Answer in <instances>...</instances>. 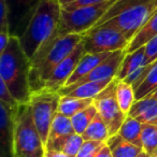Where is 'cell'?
Returning <instances> with one entry per match:
<instances>
[{
  "label": "cell",
  "instance_id": "obj_1",
  "mask_svg": "<svg viewBox=\"0 0 157 157\" xmlns=\"http://www.w3.org/2000/svg\"><path fill=\"white\" fill-rule=\"evenodd\" d=\"M30 59L26 56L17 37L11 36L8 46L0 53V78L20 105L29 102Z\"/></svg>",
  "mask_w": 157,
  "mask_h": 157
},
{
  "label": "cell",
  "instance_id": "obj_2",
  "mask_svg": "<svg viewBox=\"0 0 157 157\" xmlns=\"http://www.w3.org/2000/svg\"><path fill=\"white\" fill-rule=\"evenodd\" d=\"M82 35H67L52 42H44L30 59L29 84L31 93L44 88L48 78L82 42Z\"/></svg>",
  "mask_w": 157,
  "mask_h": 157
},
{
  "label": "cell",
  "instance_id": "obj_3",
  "mask_svg": "<svg viewBox=\"0 0 157 157\" xmlns=\"http://www.w3.org/2000/svg\"><path fill=\"white\" fill-rule=\"evenodd\" d=\"M156 11L157 0H116L94 27H115L130 41Z\"/></svg>",
  "mask_w": 157,
  "mask_h": 157
},
{
  "label": "cell",
  "instance_id": "obj_4",
  "mask_svg": "<svg viewBox=\"0 0 157 157\" xmlns=\"http://www.w3.org/2000/svg\"><path fill=\"white\" fill-rule=\"evenodd\" d=\"M61 7L58 0H43L31 17L20 39L23 51L29 59L55 33L59 25Z\"/></svg>",
  "mask_w": 157,
  "mask_h": 157
},
{
  "label": "cell",
  "instance_id": "obj_5",
  "mask_svg": "<svg viewBox=\"0 0 157 157\" xmlns=\"http://www.w3.org/2000/svg\"><path fill=\"white\" fill-rule=\"evenodd\" d=\"M45 145L39 135L29 103L20 105L15 112L13 157H44Z\"/></svg>",
  "mask_w": 157,
  "mask_h": 157
},
{
  "label": "cell",
  "instance_id": "obj_6",
  "mask_svg": "<svg viewBox=\"0 0 157 157\" xmlns=\"http://www.w3.org/2000/svg\"><path fill=\"white\" fill-rule=\"evenodd\" d=\"M116 0H108L90 7H81L74 10L61 9L59 25L55 33L46 41L52 42L67 35H82L93 28ZM45 41V42H46Z\"/></svg>",
  "mask_w": 157,
  "mask_h": 157
},
{
  "label": "cell",
  "instance_id": "obj_7",
  "mask_svg": "<svg viewBox=\"0 0 157 157\" xmlns=\"http://www.w3.org/2000/svg\"><path fill=\"white\" fill-rule=\"evenodd\" d=\"M60 97L61 96L57 92L41 90L31 93L29 99L28 103L30 105L33 122L45 146L50 135L51 126L58 110Z\"/></svg>",
  "mask_w": 157,
  "mask_h": 157
},
{
  "label": "cell",
  "instance_id": "obj_8",
  "mask_svg": "<svg viewBox=\"0 0 157 157\" xmlns=\"http://www.w3.org/2000/svg\"><path fill=\"white\" fill-rule=\"evenodd\" d=\"M84 53H113L125 51L129 40L117 28L108 25L94 27L83 35Z\"/></svg>",
  "mask_w": 157,
  "mask_h": 157
},
{
  "label": "cell",
  "instance_id": "obj_9",
  "mask_svg": "<svg viewBox=\"0 0 157 157\" xmlns=\"http://www.w3.org/2000/svg\"><path fill=\"white\" fill-rule=\"evenodd\" d=\"M116 84L117 81L114 78L96 98H94V105L97 108L98 114L107 124L110 137L117 135L128 116L121 110L116 100Z\"/></svg>",
  "mask_w": 157,
  "mask_h": 157
},
{
  "label": "cell",
  "instance_id": "obj_10",
  "mask_svg": "<svg viewBox=\"0 0 157 157\" xmlns=\"http://www.w3.org/2000/svg\"><path fill=\"white\" fill-rule=\"evenodd\" d=\"M43 0H6L9 12L10 35L20 38Z\"/></svg>",
  "mask_w": 157,
  "mask_h": 157
},
{
  "label": "cell",
  "instance_id": "obj_11",
  "mask_svg": "<svg viewBox=\"0 0 157 157\" xmlns=\"http://www.w3.org/2000/svg\"><path fill=\"white\" fill-rule=\"evenodd\" d=\"M83 55H84V45H83V42H81L67 58L63 59L55 68L54 71L51 73V75L46 80L43 90L58 93V90L67 84L68 80H69V78L74 72L78 61L81 60Z\"/></svg>",
  "mask_w": 157,
  "mask_h": 157
},
{
  "label": "cell",
  "instance_id": "obj_12",
  "mask_svg": "<svg viewBox=\"0 0 157 157\" xmlns=\"http://www.w3.org/2000/svg\"><path fill=\"white\" fill-rule=\"evenodd\" d=\"M125 55H126L125 51L113 52L107 59H105L102 63H99L87 75H85L80 81L69 86H78L80 84L86 83V82L100 81V80H107V78H115L118 68H120Z\"/></svg>",
  "mask_w": 157,
  "mask_h": 157
},
{
  "label": "cell",
  "instance_id": "obj_13",
  "mask_svg": "<svg viewBox=\"0 0 157 157\" xmlns=\"http://www.w3.org/2000/svg\"><path fill=\"white\" fill-rule=\"evenodd\" d=\"M16 109L0 102V157H13V135Z\"/></svg>",
  "mask_w": 157,
  "mask_h": 157
},
{
  "label": "cell",
  "instance_id": "obj_14",
  "mask_svg": "<svg viewBox=\"0 0 157 157\" xmlns=\"http://www.w3.org/2000/svg\"><path fill=\"white\" fill-rule=\"evenodd\" d=\"M114 78H107L100 81L86 82L78 86H63L58 90L60 96H72L76 98L94 99L113 81Z\"/></svg>",
  "mask_w": 157,
  "mask_h": 157
},
{
  "label": "cell",
  "instance_id": "obj_15",
  "mask_svg": "<svg viewBox=\"0 0 157 157\" xmlns=\"http://www.w3.org/2000/svg\"><path fill=\"white\" fill-rule=\"evenodd\" d=\"M142 124L157 125V99L150 96L137 100L128 113Z\"/></svg>",
  "mask_w": 157,
  "mask_h": 157
},
{
  "label": "cell",
  "instance_id": "obj_16",
  "mask_svg": "<svg viewBox=\"0 0 157 157\" xmlns=\"http://www.w3.org/2000/svg\"><path fill=\"white\" fill-rule=\"evenodd\" d=\"M112 53H96V54H90V53H84L81 60L78 61L75 70L69 78L67 84L65 86H69L72 84L80 81L82 78L87 75L90 72H92L100 63H102L105 59L111 55Z\"/></svg>",
  "mask_w": 157,
  "mask_h": 157
},
{
  "label": "cell",
  "instance_id": "obj_17",
  "mask_svg": "<svg viewBox=\"0 0 157 157\" xmlns=\"http://www.w3.org/2000/svg\"><path fill=\"white\" fill-rule=\"evenodd\" d=\"M72 133H74V129L73 126H72L71 118L67 117V116L57 112L54 117V121L52 123V126H51L50 135H48V142H46L45 150L51 148L56 143L60 142L61 140L66 139V138L69 137Z\"/></svg>",
  "mask_w": 157,
  "mask_h": 157
},
{
  "label": "cell",
  "instance_id": "obj_18",
  "mask_svg": "<svg viewBox=\"0 0 157 157\" xmlns=\"http://www.w3.org/2000/svg\"><path fill=\"white\" fill-rule=\"evenodd\" d=\"M157 36V11L154 15L139 29L135 37L129 41L127 48H125V53H132L137 51L138 48L145 45L147 42H150L153 38Z\"/></svg>",
  "mask_w": 157,
  "mask_h": 157
},
{
  "label": "cell",
  "instance_id": "obj_19",
  "mask_svg": "<svg viewBox=\"0 0 157 157\" xmlns=\"http://www.w3.org/2000/svg\"><path fill=\"white\" fill-rule=\"evenodd\" d=\"M143 66H146V59L144 46H142L135 52L128 53V54L125 55L124 59H123L122 63L118 68L117 73H116L115 80L124 81L127 76H129L131 73L136 72Z\"/></svg>",
  "mask_w": 157,
  "mask_h": 157
},
{
  "label": "cell",
  "instance_id": "obj_20",
  "mask_svg": "<svg viewBox=\"0 0 157 157\" xmlns=\"http://www.w3.org/2000/svg\"><path fill=\"white\" fill-rule=\"evenodd\" d=\"M107 144L111 150L113 157H137L140 153L143 152L142 147L125 141L120 135L110 137Z\"/></svg>",
  "mask_w": 157,
  "mask_h": 157
},
{
  "label": "cell",
  "instance_id": "obj_21",
  "mask_svg": "<svg viewBox=\"0 0 157 157\" xmlns=\"http://www.w3.org/2000/svg\"><path fill=\"white\" fill-rule=\"evenodd\" d=\"M93 103H94V99L76 98V97L72 96H61L57 112L71 118L72 116L78 114V112L84 110L85 108L90 107Z\"/></svg>",
  "mask_w": 157,
  "mask_h": 157
},
{
  "label": "cell",
  "instance_id": "obj_22",
  "mask_svg": "<svg viewBox=\"0 0 157 157\" xmlns=\"http://www.w3.org/2000/svg\"><path fill=\"white\" fill-rule=\"evenodd\" d=\"M142 127H143L142 123L128 115L125 120L124 124L121 127L117 135H120L125 141L130 142L139 147H142Z\"/></svg>",
  "mask_w": 157,
  "mask_h": 157
},
{
  "label": "cell",
  "instance_id": "obj_23",
  "mask_svg": "<svg viewBox=\"0 0 157 157\" xmlns=\"http://www.w3.org/2000/svg\"><path fill=\"white\" fill-rule=\"evenodd\" d=\"M82 137L85 141H108V139L110 138L109 129L99 114H97L96 117L92 121L90 126L83 132Z\"/></svg>",
  "mask_w": 157,
  "mask_h": 157
},
{
  "label": "cell",
  "instance_id": "obj_24",
  "mask_svg": "<svg viewBox=\"0 0 157 157\" xmlns=\"http://www.w3.org/2000/svg\"><path fill=\"white\" fill-rule=\"evenodd\" d=\"M116 100H117L121 110L128 115L133 103L137 101L132 85L124 81H117V84H116Z\"/></svg>",
  "mask_w": 157,
  "mask_h": 157
},
{
  "label": "cell",
  "instance_id": "obj_25",
  "mask_svg": "<svg viewBox=\"0 0 157 157\" xmlns=\"http://www.w3.org/2000/svg\"><path fill=\"white\" fill-rule=\"evenodd\" d=\"M98 114L97 108L95 107V105H90V107L85 108L84 110L80 111L78 114H75L74 116L71 117L72 126H73L74 132L78 133V135H83V132L86 130L90 124L92 123V121L96 117V115Z\"/></svg>",
  "mask_w": 157,
  "mask_h": 157
},
{
  "label": "cell",
  "instance_id": "obj_26",
  "mask_svg": "<svg viewBox=\"0 0 157 157\" xmlns=\"http://www.w3.org/2000/svg\"><path fill=\"white\" fill-rule=\"evenodd\" d=\"M141 141L143 152L150 157H157V125L143 124Z\"/></svg>",
  "mask_w": 157,
  "mask_h": 157
},
{
  "label": "cell",
  "instance_id": "obj_27",
  "mask_svg": "<svg viewBox=\"0 0 157 157\" xmlns=\"http://www.w3.org/2000/svg\"><path fill=\"white\" fill-rule=\"evenodd\" d=\"M84 141L85 140L83 139L82 135H78V133L74 132L72 135H70L69 137L66 138V139H63V141L55 144L53 147L48 148V150L60 151V152L66 153V154L71 157H76V155L78 154L82 145H83Z\"/></svg>",
  "mask_w": 157,
  "mask_h": 157
},
{
  "label": "cell",
  "instance_id": "obj_28",
  "mask_svg": "<svg viewBox=\"0 0 157 157\" xmlns=\"http://www.w3.org/2000/svg\"><path fill=\"white\" fill-rule=\"evenodd\" d=\"M156 88H157V60L152 63V68H151L146 78L142 82L141 85L135 90L136 100H140V99L148 96Z\"/></svg>",
  "mask_w": 157,
  "mask_h": 157
},
{
  "label": "cell",
  "instance_id": "obj_29",
  "mask_svg": "<svg viewBox=\"0 0 157 157\" xmlns=\"http://www.w3.org/2000/svg\"><path fill=\"white\" fill-rule=\"evenodd\" d=\"M105 144L107 142L102 141H84L76 157H95L105 147Z\"/></svg>",
  "mask_w": 157,
  "mask_h": 157
},
{
  "label": "cell",
  "instance_id": "obj_30",
  "mask_svg": "<svg viewBox=\"0 0 157 157\" xmlns=\"http://www.w3.org/2000/svg\"><path fill=\"white\" fill-rule=\"evenodd\" d=\"M0 102L5 103L11 109H17L20 103L16 101V99L13 97V95L10 93L8 86L3 82V80L0 78Z\"/></svg>",
  "mask_w": 157,
  "mask_h": 157
},
{
  "label": "cell",
  "instance_id": "obj_31",
  "mask_svg": "<svg viewBox=\"0 0 157 157\" xmlns=\"http://www.w3.org/2000/svg\"><path fill=\"white\" fill-rule=\"evenodd\" d=\"M144 52L146 65H150L157 60V36L144 45Z\"/></svg>",
  "mask_w": 157,
  "mask_h": 157
},
{
  "label": "cell",
  "instance_id": "obj_32",
  "mask_svg": "<svg viewBox=\"0 0 157 157\" xmlns=\"http://www.w3.org/2000/svg\"><path fill=\"white\" fill-rule=\"evenodd\" d=\"M0 33H9V12L6 0H0Z\"/></svg>",
  "mask_w": 157,
  "mask_h": 157
},
{
  "label": "cell",
  "instance_id": "obj_33",
  "mask_svg": "<svg viewBox=\"0 0 157 157\" xmlns=\"http://www.w3.org/2000/svg\"><path fill=\"white\" fill-rule=\"evenodd\" d=\"M105 1H108V0H78L75 2L71 3V5L67 6V7H65V8H61V9L74 10L81 7H90V6L99 5V3H102V2H105Z\"/></svg>",
  "mask_w": 157,
  "mask_h": 157
},
{
  "label": "cell",
  "instance_id": "obj_34",
  "mask_svg": "<svg viewBox=\"0 0 157 157\" xmlns=\"http://www.w3.org/2000/svg\"><path fill=\"white\" fill-rule=\"evenodd\" d=\"M11 35L9 33H0V53L3 52L8 46Z\"/></svg>",
  "mask_w": 157,
  "mask_h": 157
},
{
  "label": "cell",
  "instance_id": "obj_35",
  "mask_svg": "<svg viewBox=\"0 0 157 157\" xmlns=\"http://www.w3.org/2000/svg\"><path fill=\"white\" fill-rule=\"evenodd\" d=\"M44 157H71V156H69V155H67L63 152H60V151L45 150Z\"/></svg>",
  "mask_w": 157,
  "mask_h": 157
},
{
  "label": "cell",
  "instance_id": "obj_36",
  "mask_svg": "<svg viewBox=\"0 0 157 157\" xmlns=\"http://www.w3.org/2000/svg\"><path fill=\"white\" fill-rule=\"evenodd\" d=\"M95 157H113L112 156V153H111V150L109 148L108 144H105V146L96 155Z\"/></svg>",
  "mask_w": 157,
  "mask_h": 157
},
{
  "label": "cell",
  "instance_id": "obj_37",
  "mask_svg": "<svg viewBox=\"0 0 157 157\" xmlns=\"http://www.w3.org/2000/svg\"><path fill=\"white\" fill-rule=\"evenodd\" d=\"M58 1H59V5H60V7L65 8V7H67V6H69V5H71V3L78 1V0H58Z\"/></svg>",
  "mask_w": 157,
  "mask_h": 157
},
{
  "label": "cell",
  "instance_id": "obj_38",
  "mask_svg": "<svg viewBox=\"0 0 157 157\" xmlns=\"http://www.w3.org/2000/svg\"><path fill=\"white\" fill-rule=\"evenodd\" d=\"M150 97H152V98H154V99H157V88L154 90V92L152 93V94H150L148 95Z\"/></svg>",
  "mask_w": 157,
  "mask_h": 157
},
{
  "label": "cell",
  "instance_id": "obj_39",
  "mask_svg": "<svg viewBox=\"0 0 157 157\" xmlns=\"http://www.w3.org/2000/svg\"><path fill=\"white\" fill-rule=\"evenodd\" d=\"M137 157H150V156H148V155L147 154H146V153L145 152H142V153H140V154L139 155H138V156Z\"/></svg>",
  "mask_w": 157,
  "mask_h": 157
}]
</instances>
